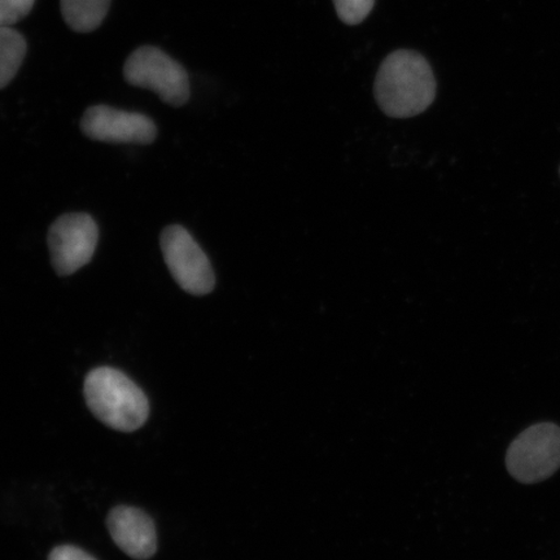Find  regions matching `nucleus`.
Returning <instances> with one entry per match:
<instances>
[{
  "label": "nucleus",
  "mask_w": 560,
  "mask_h": 560,
  "mask_svg": "<svg viewBox=\"0 0 560 560\" xmlns=\"http://www.w3.org/2000/svg\"><path fill=\"white\" fill-rule=\"evenodd\" d=\"M430 62L417 51L398 50L384 59L375 80V100L384 115L410 118L423 114L436 97Z\"/></svg>",
  "instance_id": "nucleus-1"
},
{
  "label": "nucleus",
  "mask_w": 560,
  "mask_h": 560,
  "mask_svg": "<svg viewBox=\"0 0 560 560\" xmlns=\"http://www.w3.org/2000/svg\"><path fill=\"white\" fill-rule=\"evenodd\" d=\"M83 390L91 412L112 430L135 432L149 419V398L120 370L104 366L90 371Z\"/></svg>",
  "instance_id": "nucleus-2"
},
{
  "label": "nucleus",
  "mask_w": 560,
  "mask_h": 560,
  "mask_svg": "<svg viewBox=\"0 0 560 560\" xmlns=\"http://www.w3.org/2000/svg\"><path fill=\"white\" fill-rule=\"evenodd\" d=\"M124 77L131 86L152 90L172 107L190 100L186 69L158 47L144 46L132 52L125 62Z\"/></svg>",
  "instance_id": "nucleus-3"
},
{
  "label": "nucleus",
  "mask_w": 560,
  "mask_h": 560,
  "mask_svg": "<svg viewBox=\"0 0 560 560\" xmlns=\"http://www.w3.org/2000/svg\"><path fill=\"white\" fill-rule=\"evenodd\" d=\"M506 467L523 485L551 478L560 467V427L538 423L523 431L509 446Z\"/></svg>",
  "instance_id": "nucleus-4"
},
{
  "label": "nucleus",
  "mask_w": 560,
  "mask_h": 560,
  "mask_svg": "<svg viewBox=\"0 0 560 560\" xmlns=\"http://www.w3.org/2000/svg\"><path fill=\"white\" fill-rule=\"evenodd\" d=\"M160 245L167 269L182 290L194 296H206L214 290L212 264L185 228L167 226Z\"/></svg>",
  "instance_id": "nucleus-5"
},
{
  "label": "nucleus",
  "mask_w": 560,
  "mask_h": 560,
  "mask_svg": "<svg viewBox=\"0 0 560 560\" xmlns=\"http://www.w3.org/2000/svg\"><path fill=\"white\" fill-rule=\"evenodd\" d=\"M100 241V229L93 217L86 213H69L59 217L48 231V249L58 276L74 275L93 258Z\"/></svg>",
  "instance_id": "nucleus-6"
},
{
  "label": "nucleus",
  "mask_w": 560,
  "mask_h": 560,
  "mask_svg": "<svg viewBox=\"0 0 560 560\" xmlns=\"http://www.w3.org/2000/svg\"><path fill=\"white\" fill-rule=\"evenodd\" d=\"M81 130L88 138L105 143L150 144L158 137L150 117L108 105L90 107L82 117Z\"/></svg>",
  "instance_id": "nucleus-7"
},
{
  "label": "nucleus",
  "mask_w": 560,
  "mask_h": 560,
  "mask_svg": "<svg viewBox=\"0 0 560 560\" xmlns=\"http://www.w3.org/2000/svg\"><path fill=\"white\" fill-rule=\"evenodd\" d=\"M107 527L112 540L126 556L136 560H147L156 555L155 523L144 511L130 506H117L108 514Z\"/></svg>",
  "instance_id": "nucleus-8"
},
{
  "label": "nucleus",
  "mask_w": 560,
  "mask_h": 560,
  "mask_svg": "<svg viewBox=\"0 0 560 560\" xmlns=\"http://www.w3.org/2000/svg\"><path fill=\"white\" fill-rule=\"evenodd\" d=\"M112 0H60L61 15L70 30L94 32L107 16Z\"/></svg>",
  "instance_id": "nucleus-9"
},
{
  "label": "nucleus",
  "mask_w": 560,
  "mask_h": 560,
  "mask_svg": "<svg viewBox=\"0 0 560 560\" xmlns=\"http://www.w3.org/2000/svg\"><path fill=\"white\" fill-rule=\"evenodd\" d=\"M26 55V40L11 26H0V90L15 79Z\"/></svg>",
  "instance_id": "nucleus-10"
},
{
  "label": "nucleus",
  "mask_w": 560,
  "mask_h": 560,
  "mask_svg": "<svg viewBox=\"0 0 560 560\" xmlns=\"http://www.w3.org/2000/svg\"><path fill=\"white\" fill-rule=\"evenodd\" d=\"M339 19L347 25H359L373 11L375 0H334Z\"/></svg>",
  "instance_id": "nucleus-11"
},
{
  "label": "nucleus",
  "mask_w": 560,
  "mask_h": 560,
  "mask_svg": "<svg viewBox=\"0 0 560 560\" xmlns=\"http://www.w3.org/2000/svg\"><path fill=\"white\" fill-rule=\"evenodd\" d=\"M35 0H0V26H12L30 15Z\"/></svg>",
  "instance_id": "nucleus-12"
},
{
  "label": "nucleus",
  "mask_w": 560,
  "mask_h": 560,
  "mask_svg": "<svg viewBox=\"0 0 560 560\" xmlns=\"http://www.w3.org/2000/svg\"><path fill=\"white\" fill-rule=\"evenodd\" d=\"M48 560H96L94 557H91L89 552L77 548L73 545H61L58 548H55L50 556H48Z\"/></svg>",
  "instance_id": "nucleus-13"
}]
</instances>
